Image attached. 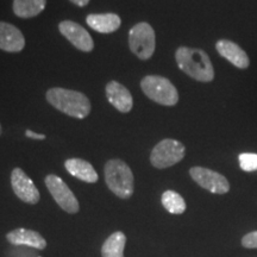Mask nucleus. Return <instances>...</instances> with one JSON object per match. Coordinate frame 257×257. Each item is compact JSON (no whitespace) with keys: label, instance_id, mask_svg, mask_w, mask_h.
Instances as JSON below:
<instances>
[{"label":"nucleus","instance_id":"4be33fe9","mask_svg":"<svg viewBox=\"0 0 257 257\" xmlns=\"http://www.w3.org/2000/svg\"><path fill=\"white\" fill-rule=\"evenodd\" d=\"M25 136L31 138V140H38V141L46 140V135L36 134V133H34V131H31V130L25 131Z\"/></svg>","mask_w":257,"mask_h":257},{"label":"nucleus","instance_id":"2eb2a0df","mask_svg":"<svg viewBox=\"0 0 257 257\" xmlns=\"http://www.w3.org/2000/svg\"><path fill=\"white\" fill-rule=\"evenodd\" d=\"M86 23L99 34H111L121 25V19L115 14H92L86 18Z\"/></svg>","mask_w":257,"mask_h":257},{"label":"nucleus","instance_id":"7ed1b4c3","mask_svg":"<svg viewBox=\"0 0 257 257\" xmlns=\"http://www.w3.org/2000/svg\"><path fill=\"white\" fill-rule=\"evenodd\" d=\"M105 181L118 198L128 199L134 194V174L124 161L113 159L105 165Z\"/></svg>","mask_w":257,"mask_h":257},{"label":"nucleus","instance_id":"a211bd4d","mask_svg":"<svg viewBox=\"0 0 257 257\" xmlns=\"http://www.w3.org/2000/svg\"><path fill=\"white\" fill-rule=\"evenodd\" d=\"M126 237L123 232L117 231L105 240L101 246L102 257H124V248Z\"/></svg>","mask_w":257,"mask_h":257},{"label":"nucleus","instance_id":"9d476101","mask_svg":"<svg viewBox=\"0 0 257 257\" xmlns=\"http://www.w3.org/2000/svg\"><path fill=\"white\" fill-rule=\"evenodd\" d=\"M11 186L15 194L27 204L35 205L40 201V192L34 181L21 168H15L11 173Z\"/></svg>","mask_w":257,"mask_h":257},{"label":"nucleus","instance_id":"dca6fc26","mask_svg":"<svg viewBox=\"0 0 257 257\" xmlns=\"http://www.w3.org/2000/svg\"><path fill=\"white\" fill-rule=\"evenodd\" d=\"M64 167L70 175L83 182L95 184L99 179L98 173L95 172L91 163L82 159H68L64 162Z\"/></svg>","mask_w":257,"mask_h":257},{"label":"nucleus","instance_id":"5701e85b","mask_svg":"<svg viewBox=\"0 0 257 257\" xmlns=\"http://www.w3.org/2000/svg\"><path fill=\"white\" fill-rule=\"evenodd\" d=\"M70 2H72L74 5L80 6V8H83V6H86L88 4L89 0H70Z\"/></svg>","mask_w":257,"mask_h":257},{"label":"nucleus","instance_id":"412c9836","mask_svg":"<svg viewBox=\"0 0 257 257\" xmlns=\"http://www.w3.org/2000/svg\"><path fill=\"white\" fill-rule=\"evenodd\" d=\"M242 245L246 249H257V231L245 234L242 238Z\"/></svg>","mask_w":257,"mask_h":257},{"label":"nucleus","instance_id":"aec40b11","mask_svg":"<svg viewBox=\"0 0 257 257\" xmlns=\"http://www.w3.org/2000/svg\"><path fill=\"white\" fill-rule=\"evenodd\" d=\"M239 167L244 172H255L257 170V154L243 153L238 156Z\"/></svg>","mask_w":257,"mask_h":257},{"label":"nucleus","instance_id":"ddd939ff","mask_svg":"<svg viewBox=\"0 0 257 257\" xmlns=\"http://www.w3.org/2000/svg\"><path fill=\"white\" fill-rule=\"evenodd\" d=\"M216 49L221 57L229 61L237 68L246 69L250 66L248 54L232 41L219 40L216 43Z\"/></svg>","mask_w":257,"mask_h":257},{"label":"nucleus","instance_id":"f03ea898","mask_svg":"<svg viewBox=\"0 0 257 257\" xmlns=\"http://www.w3.org/2000/svg\"><path fill=\"white\" fill-rule=\"evenodd\" d=\"M46 98L56 110L76 119H83L91 113V101L81 92L54 87L48 89Z\"/></svg>","mask_w":257,"mask_h":257},{"label":"nucleus","instance_id":"f3484780","mask_svg":"<svg viewBox=\"0 0 257 257\" xmlns=\"http://www.w3.org/2000/svg\"><path fill=\"white\" fill-rule=\"evenodd\" d=\"M47 0H14L15 15L19 18H34L46 9Z\"/></svg>","mask_w":257,"mask_h":257},{"label":"nucleus","instance_id":"f8f14e48","mask_svg":"<svg viewBox=\"0 0 257 257\" xmlns=\"http://www.w3.org/2000/svg\"><path fill=\"white\" fill-rule=\"evenodd\" d=\"M25 47V37L15 25L0 22V49L6 53H19Z\"/></svg>","mask_w":257,"mask_h":257},{"label":"nucleus","instance_id":"0eeeda50","mask_svg":"<svg viewBox=\"0 0 257 257\" xmlns=\"http://www.w3.org/2000/svg\"><path fill=\"white\" fill-rule=\"evenodd\" d=\"M46 185L51 197L63 211L72 214L78 213L80 210L78 199L62 179L57 175L49 174L46 178Z\"/></svg>","mask_w":257,"mask_h":257},{"label":"nucleus","instance_id":"1a4fd4ad","mask_svg":"<svg viewBox=\"0 0 257 257\" xmlns=\"http://www.w3.org/2000/svg\"><path fill=\"white\" fill-rule=\"evenodd\" d=\"M61 35L68 40L76 49L83 53H91L94 49V42L89 32L73 21H63L59 24Z\"/></svg>","mask_w":257,"mask_h":257},{"label":"nucleus","instance_id":"6ab92c4d","mask_svg":"<svg viewBox=\"0 0 257 257\" xmlns=\"http://www.w3.org/2000/svg\"><path fill=\"white\" fill-rule=\"evenodd\" d=\"M163 207L172 214H182L186 211L185 199L175 191H166L161 198Z\"/></svg>","mask_w":257,"mask_h":257},{"label":"nucleus","instance_id":"4468645a","mask_svg":"<svg viewBox=\"0 0 257 257\" xmlns=\"http://www.w3.org/2000/svg\"><path fill=\"white\" fill-rule=\"evenodd\" d=\"M6 239L12 245H25L38 250H44L47 248V240L41 233L34 230L24 229V227L10 231L6 234Z\"/></svg>","mask_w":257,"mask_h":257},{"label":"nucleus","instance_id":"423d86ee","mask_svg":"<svg viewBox=\"0 0 257 257\" xmlns=\"http://www.w3.org/2000/svg\"><path fill=\"white\" fill-rule=\"evenodd\" d=\"M185 155L184 144L173 138H166L154 147L150 154V162L157 169H166L182 161Z\"/></svg>","mask_w":257,"mask_h":257},{"label":"nucleus","instance_id":"b1692460","mask_svg":"<svg viewBox=\"0 0 257 257\" xmlns=\"http://www.w3.org/2000/svg\"><path fill=\"white\" fill-rule=\"evenodd\" d=\"M3 134V127H2V124H0V136H2Z\"/></svg>","mask_w":257,"mask_h":257},{"label":"nucleus","instance_id":"20e7f679","mask_svg":"<svg viewBox=\"0 0 257 257\" xmlns=\"http://www.w3.org/2000/svg\"><path fill=\"white\" fill-rule=\"evenodd\" d=\"M141 88L150 100L163 106H174L179 101L178 89L168 79L161 75H147L141 81Z\"/></svg>","mask_w":257,"mask_h":257},{"label":"nucleus","instance_id":"9b49d317","mask_svg":"<svg viewBox=\"0 0 257 257\" xmlns=\"http://www.w3.org/2000/svg\"><path fill=\"white\" fill-rule=\"evenodd\" d=\"M107 100L121 113H127L133 110L134 99L128 89L118 81H110L105 88Z\"/></svg>","mask_w":257,"mask_h":257},{"label":"nucleus","instance_id":"6e6552de","mask_svg":"<svg viewBox=\"0 0 257 257\" xmlns=\"http://www.w3.org/2000/svg\"><path fill=\"white\" fill-rule=\"evenodd\" d=\"M189 175L197 184L214 194H225L230 191V184L224 175L204 167H193Z\"/></svg>","mask_w":257,"mask_h":257},{"label":"nucleus","instance_id":"39448f33","mask_svg":"<svg viewBox=\"0 0 257 257\" xmlns=\"http://www.w3.org/2000/svg\"><path fill=\"white\" fill-rule=\"evenodd\" d=\"M128 47L140 60L152 59L156 48V35L152 25L146 22L134 25L128 31Z\"/></svg>","mask_w":257,"mask_h":257},{"label":"nucleus","instance_id":"f257e3e1","mask_svg":"<svg viewBox=\"0 0 257 257\" xmlns=\"http://www.w3.org/2000/svg\"><path fill=\"white\" fill-rule=\"evenodd\" d=\"M178 67L192 79L199 82H211L214 80V68L206 51L199 48L180 47L175 51Z\"/></svg>","mask_w":257,"mask_h":257}]
</instances>
